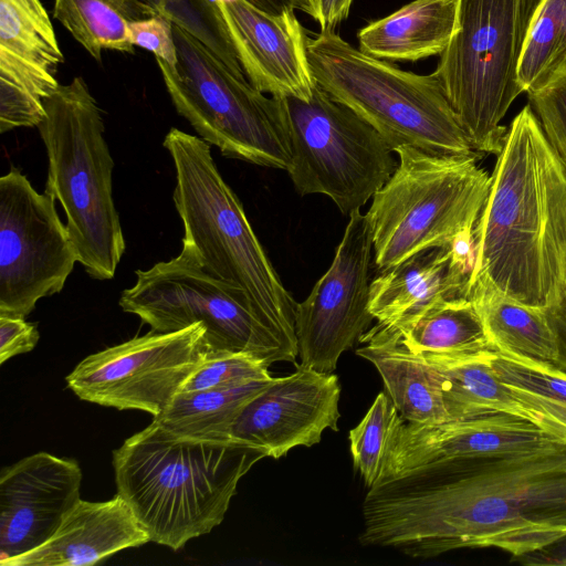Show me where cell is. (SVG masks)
<instances>
[{
	"label": "cell",
	"mask_w": 566,
	"mask_h": 566,
	"mask_svg": "<svg viewBox=\"0 0 566 566\" xmlns=\"http://www.w3.org/2000/svg\"><path fill=\"white\" fill-rule=\"evenodd\" d=\"M397 412L389 396L379 392L363 420L349 431L354 468L368 490L379 479L387 433Z\"/></svg>",
	"instance_id": "cell-32"
},
{
	"label": "cell",
	"mask_w": 566,
	"mask_h": 566,
	"mask_svg": "<svg viewBox=\"0 0 566 566\" xmlns=\"http://www.w3.org/2000/svg\"><path fill=\"white\" fill-rule=\"evenodd\" d=\"M300 196L325 195L345 214L359 210L398 166L380 134L317 83L311 99L276 97Z\"/></svg>",
	"instance_id": "cell-11"
},
{
	"label": "cell",
	"mask_w": 566,
	"mask_h": 566,
	"mask_svg": "<svg viewBox=\"0 0 566 566\" xmlns=\"http://www.w3.org/2000/svg\"><path fill=\"white\" fill-rule=\"evenodd\" d=\"M340 391L333 373L297 368L273 378L242 407L230 439L274 459L312 447L326 429L338 430Z\"/></svg>",
	"instance_id": "cell-16"
},
{
	"label": "cell",
	"mask_w": 566,
	"mask_h": 566,
	"mask_svg": "<svg viewBox=\"0 0 566 566\" xmlns=\"http://www.w3.org/2000/svg\"><path fill=\"white\" fill-rule=\"evenodd\" d=\"M415 354H463L494 349L468 297H442L387 325Z\"/></svg>",
	"instance_id": "cell-26"
},
{
	"label": "cell",
	"mask_w": 566,
	"mask_h": 566,
	"mask_svg": "<svg viewBox=\"0 0 566 566\" xmlns=\"http://www.w3.org/2000/svg\"><path fill=\"white\" fill-rule=\"evenodd\" d=\"M458 0H413L359 30V50L379 60L440 55L455 30Z\"/></svg>",
	"instance_id": "cell-23"
},
{
	"label": "cell",
	"mask_w": 566,
	"mask_h": 566,
	"mask_svg": "<svg viewBox=\"0 0 566 566\" xmlns=\"http://www.w3.org/2000/svg\"><path fill=\"white\" fill-rule=\"evenodd\" d=\"M259 9L270 13H281L287 8L296 9V0H248Z\"/></svg>",
	"instance_id": "cell-40"
},
{
	"label": "cell",
	"mask_w": 566,
	"mask_h": 566,
	"mask_svg": "<svg viewBox=\"0 0 566 566\" xmlns=\"http://www.w3.org/2000/svg\"><path fill=\"white\" fill-rule=\"evenodd\" d=\"M468 298L494 349L555 363L558 345L546 310L521 303L483 280L470 283Z\"/></svg>",
	"instance_id": "cell-25"
},
{
	"label": "cell",
	"mask_w": 566,
	"mask_h": 566,
	"mask_svg": "<svg viewBox=\"0 0 566 566\" xmlns=\"http://www.w3.org/2000/svg\"><path fill=\"white\" fill-rule=\"evenodd\" d=\"M566 65V0H542L533 17L517 69L526 94L546 87Z\"/></svg>",
	"instance_id": "cell-30"
},
{
	"label": "cell",
	"mask_w": 566,
	"mask_h": 566,
	"mask_svg": "<svg viewBox=\"0 0 566 566\" xmlns=\"http://www.w3.org/2000/svg\"><path fill=\"white\" fill-rule=\"evenodd\" d=\"M233 440L176 437L155 420L113 451L117 494L150 542L177 552L221 524L241 478L261 459Z\"/></svg>",
	"instance_id": "cell-3"
},
{
	"label": "cell",
	"mask_w": 566,
	"mask_h": 566,
	"mask_svg": "<svg viewBox=\"0 0 566 566\" xmlns=\"http://www.w3.org/2000/svg\"><path fill=\"white\" fill-rule=\"evenodd\" d=\"M475 233L470 283L486 281L544 310L559 301L566 283V170L530 104L510 124Z\"/></svg>",
	"instance_id": "cell-2"
},
{
	"label": "cell",
	"mask_w": 566,
	"mask_h": 566,
	"mask_svg": "<svg viewBox=\"0 0 566 566\" xmlns=\"http://www.w3.org/2000/svg\"><path fill=\"white\" fill-rule=\"evenodd\" d=\"M150 542L127 502L80 500L39 547L1 560V566H91L123 549Z\"/></svg>",
	"instance_id": "cell-20"
},
{
	"label": "cell",
	"mask_w": 566,
	"mask_h": 566,
	"mask_svg": "<svg viewBox=\"0 0 566 566\" xmlns=\"http://www.w3.org/2000/svg\"><path fill=\"white\" fill-rule=\"evenodd\" d=\"M442 297H468V286L451 270L449 248H436L379 272L370 282L369 310L382 325Z\"/></svg>",
	"instance_id": "cell-24"
},
{
	"label": "cell",
	"mask_w": 566,
	"mask_h": 566,
	"mask_svg": "<svg viewBox=\"0 0 566 566\" xmlns=\"http://www.w3.org/2000/svg\"><path fill=\"white\" fill-rule=\"evenodd\" d=\"M359 342L366 345L356 354L377 368L387 395L403 420L449 421L438 373L422 356L407 349L392 328L378 323Z\"/></svg>",
	"instance_id": "cell-21"
},
{
	"label": "cell",
	"mask_w": 566,
	"mask_h": 566,
	"mask_svg": "<svg viewBox=\"0 0 566 566\" xmlns=\"http://www.w3.org/2000/svg\"><path fill=\"white\" fill-rule=\"evenodd\" d=\"M176 170L174 203L182 245L217 279L241 291L258 316L297 349L296 302L284 287L243 206L219 171L210 146L171 128L164 139Z\"/></svg>",
	"instance_id": "cell-4"
},
{
	"label": "cell",
	"mask_w": 566,
	"mask_h": 566,
	"mask_svg": "<svg viewBox=\"0 0 566 566\" xmlns=\"http://www.w3.org/2000/svg\"><path fill=\"white\" fill-rule=\"evenodd\" d=\"M129 40L134 46L150 51L156 59L177 69V49L174 38V22L157 13L150 18L128 23Z\"/></svg>",
	"instance_id": "cell-35"
},
{
	"label": "cell",
	"mask_w": 566,
	"mask_h": 566,
	"mask_svg": "<svg viewBox=\"0 0 566 566\" xmlns=\"http://www.w3.org/2000/svg\"><path fill=\"white\" fill-rule=\"evenodd\" d=\"M64 55L41 0H0V133L38 127Z\"/></svg>",
	"instance_id": "cell-17"
},
{
	"label": "cell",
	"mask_w": 566,
	"mask_h": 566,
	"mask_svg": "<svg viewBox=\"0 0 566 566\" xmlns=\"http://www.w3.org/2000/svg\"><path fill=\"white\" fill-rule=\"evenodd\" d=\"M38 129L48 155V195L59 200L78 262L96 280H111L126 243L112 186L115 163L96 99L82 76L60 84Z\"/></svg>",
	"instance_id": "cell-5"
},
{
	"label": "cell",
	"mask_w": 566,
	"mask_h": 566,
	"mask_svg": "<svg viewBox=\"0 0 566 566\" xmlns=\"http://www.w3.org/2000/svg\"><path fill=\"white\" fill-rule=\"evenodd\" d=\"M541 1L458 0L457 30L432 74L475 153L504 148L501 120L523 93L517 69Z\"/></svg>",
	"instance_id": "cell-7"
},
{
	"label": "cell",
	"mask_w": 566,
	"mask_h": 566,
	"mask_svg": "<svg viewBox=\"0 0 566 566\" xmlns=\"http://www.w3.org/2000/svg\"><path fill=\"white\" fill-rule=\"evenodd\" d=\"M159 14L188 31L240 78H245L213 0H143Z\"/></svg>",
	"instance_id": "cell-31"
},
{
	"label": "cell",
	"mask_w": 566,
	"mask_h": 566,
	"mask_svg": "<svg viewBox=\"0 0 566 566\" xmlns=\"http://www.w3.org/2000/svg\"><path fill=\"white\" fill-rule=\"evenodd\" d=\"M174 38L177 69L156 62L178 114L224 157L287 171L292 159L277 98L234 75L175 23Z\"/></svg>",
	"instance_id": "cell-9"
},
{
	"label": "cell",
	"mask_w": 566,
	"mask_h": 566,
	"mask_svg": "<svg viewBox=\"0 0 566 566\" xmlns=\"http://www.w3.org/2000/svg\"><path fill=\"white\" fill-rule=\"evenodd\" d=\"M489 350L463 354H418L436 369L440 377L449 420H463L502 412L527 419L559 436L543 415L521 400L497 378L489 361Z\"/></svg>",
	"instance_id": "cell-22"
},
{
	"label": "cell",
	"mask_w": 566,
	"mask_h": 566,
	"mask_svg": "<svg viewBox=\"0 0 566 566\" xmlns=\"http://www.w3.org/2000/svg\"><path fill=\"white\" fill-rule=\"evenodd\" d=\"M249 82L272 97L311 99L316 82L294 8L274 14L248 0H213Z\"/></svg>",
	"instance_id": "cell-19"
},
{
	"label": "cell",
	"mask_w": 566,
	"mask_h": 566,
	"mask_svg": "<svg viewBox=\"0 0 566 566\" xmlns=\"http://www.w3.org/2000/svg\"><path fill=\"white\" fill-rule=\"evenodd\" d=\"M560 439L566 438L527 419L502 412L440 423L406 421L397 412L387 433L381 471L374 488L444 461L525 452Z\"/></svg>",
	"instance_id": "cell-15"
},
{
	"label": "cell",
	"mask_w": 566,
	"mask_h": 566,
	"mask_svg": "<svg viewBox=\"0 0 566 566\" xmlns=\"http://www.w3.org/2000/svg\"><path fill=\"white\" fill-rule=\"evenodd\" d=\"M206 333L198 323L105 348L78 363L65 378L67 387L82 400L156 418L211 350Z\"/></svg>",
	"instance_id": "cell-13"
},
{
	"label": "cell",
	"mask_w": 566,
	"mask_h": 566,
	"mask_svg": "<svg viewBox=\"0 0 566 566\" xmlns=\"http://www.w3.org/2000/svg\"><path fill=\"white\" fill-rule=\"evenodd\" d=\"M394 151L398 166L365 214L379 272L422 251L449 247L476 224L491 187L476 156L433 155L411 146Z\"/></svg>",
	"instance_id": "cell-8"
},
{
	"label": "cell",
	"mask_w": 566,
	"mask_h": 566,
	"mask_svg": "<svg viewBox=\"0 0 566 566\" xmlns=\"http://www.w3.org/2000/svg\"><path fill=\"white\" fill-rule=\"evenodd\" d=\"M74 459L41 451L0 473V562L45 543L81 500Z\"/></svg>",
	"instance_id": "cell-18"
},
{
	"label": "cell",
	"mask_w": 566,
	"mask_h": 566,
	"mask_svg": "<svg viewBox=\"0 0 566 566\" xmlns=\"http://www.w3.org/2000/svg\"><path fill=\"white\" fill-rule=\"evenodd\" d=\"M306 52L315 82L370 124L392 150L411 146L433 155L476 156L433 74L403 71L335 32L307 36Z\"/></svg>",
	"instance_id": "cell-6"
},
{
	"label": "cell",
	"mask_w": 566,
	"mask_h": 566,
	"mask_svg": "<svg viewBox=\"0 0 566 566\" xmlns=\"http://www.w3.org/2000/svg\"><path fill=\"white\" fill-rule=\"evenodd\" d=\"M363 518L366 546L413 558L495 547L516 559L566 535V439L444 461L369 489Z\"/></svg>",
	"instance_id": "cell-1"
},
{
	"label": "cell",
	"mask_w": 566,
	"mask_h": 566,
	"mask_svg": "<svg viewBox=\"0 0 566 566\" xmlns=\"http://www.w3.org/2000/svg\"><path fill=\"white\" fill-rule=\"evenodd\" d=\"M271 380L178 392L153 420L176 437L230 440L231 427L242 407Z\"/></svg>",
	"instance_id": "cell-28"
},
{
	"label": "cell",
	"mask_w": 566,
	"mask_h": 566,
	"mask_svg": "<svg viewBox=\"0 0 566 566\" xmlns=\"http://www.w3.org/2000/svg\"><path fill=\"white\" fill-rule=\"evenodd\" d=\"M558 345V356L553 364L566 373V283L559 301L546 310Z\"/></svg>",
	"instance_id": "cell-37"
},
{
	"label": "cell",
	"mask_w": 566,
	"mask_h": 566,
	"mask_svg": "<svg viewBox=\"0 0 566 566\" xmlns=\"http://www.w3.org/2000/svg\"><path fill=\"white\" fill-rule=\"evenodd\" d=\"M488 357L497 378L566 438V373L552 363L497 349H490Z\"/></svg>",
	"instance_id": "cell-29"
},
{
	"label": "cell",
	"mask_w": 566,
	"mask_h": 566,
	"mask_svg": "<svg viewBox=\"0 0 566 566\" xmlns=\"http://www.w3.org/2000/svg\"><path fill=\"white\" fill-rule=\"evenodd\" d=\"M40 334L35 324L22 317L0 316V364L24 353L38 344Z\"/></svg>",
	"instance_id": "cell-36"
},
{
	"label": "cell",
	"mask_w": 566,
	"mask_h": 566,
	"mask_svg": "<svg viewBox=\"0 0 566 566\" xmlns=\"http://www.w3.org/2000/svg\"><path fill=\"white\" fill-rule=\"evenodd\" d=\"M317 1L318 0H296V9L307 13L316 21Z\"/></svg>",
	"instance_id": "cell-41"
},
{
	"label": "cell",
	"mask_w": 566,
	"mask_h": 566,
	"mask_svg": "<svg viewBox=\"0 0 566 566\" xmlns=\"http://www.w3.org/2000/svg\"><path fill=\"white\" fill-rule=\"evenodd\" d=\"M516 560L527 566H566V535Z\"/></svg>",
	"instance_id": "cell-38"
},
{
	"label": "cell",
	"mask_w": 566,
	"mask_h": 566,
	"mask_svg": "<svg viewBox=\"0 0 566 566\" xmlns=\"http://www.w3.org/2000/svg\"><path fill=\"white\" fill-rule=\"evenodd\" d=\"M119 306L155 332L200 323L211 349L245 353L269 367L279 361L296 365L297 349L258 316L241 291L211 275L185 245L176 258L137 270Z\"/></svg>",
	"instance_id": "cell-10"
},
{
	"label": "cell",
	"mask_w": 566,
	"mask_h": 566,
	"mask_svg": "<svg viewBox=\"0 0 566 566\" xmlns=\"http://www.w3.org/2000/svg\"><path fill=\"white\" fill-rule=\"evenodd\" d=\"M158 12L143 0H54L53 17L98 63L102 51L134 54L128 23Z\"/></svg>",
	"instance_id": "cell-27"
},
{
	"label": "cell",
	"mask_w": 566,
	"mask_h": 566,
	"mask_svg": "<svg viewBox=\"0 0 566 566\" xmlns=\"http://www.w3.org/2000/svg\"><path fill=\"white\" fill-rule=\"evenodd\" d=\"M373 252L366 216L355 210L332 264L308 296L296 303L297 368L332 374L340 355L375 319L369 310Z\"/></svg>",
	"instance_id": "cell-14"
},
{
	"label": "cell",
	"mask_w": 566,
	"mask_h": 566,
	"mask_svg": "<svg viewBox=\"0 0 566 566\" xmlns=\"http://www.w3.org/2000/svg\"><path fill=\"white\" fill-rule=\"evenodd\" d=\"M272 378L269 366L249 354L211 349L179 392L229 388Z\"/></svg>",
	"instance_id": "cell-33"
},
{
	"label": "cell",
	"mask_w": 566,
	"mask_h": 566,
	"mask_svg": "<svg viewBox=\"0 0 566 566\" xmlns=\"http://www.w3.org/2000/svg\"><path fill=\"white\" fill-rule=\"evenodd\" d=\"M527 97L566 170V65L552 83Z\"/></svg>",
	"instance_id": "cell-34"
},
{
	"label": "cell",
	"mask_w": 566,
	"mask_h": 566,
	"mask_svg": "<svg viewBox=\"0 0 566 566\" xmlns=\"http://www.w3.org/2000/svg\"><path fill=\"white\" fill-rule=\"evenodd\" d=\"M55 201L14 167L0 178V316L25 318L78 262Z\"/></svg>",
	"instance_id": "cell-12"
},
{
	"label": "cell",
	"mask_w": 566,
	"mask_h": 566,
	"mask_svg": "<svg viewBox=\"0 0 566 566\" xmlns=\"http://www.w3.org/2000/svg\"><path fill=\"white\" fill-rule=\"evenodd\" d=\"M353 0H318L316 21L321 32H334L349 13Z\"/></svg>",
	"instance_id": "cell-39"
}]
</instances>
